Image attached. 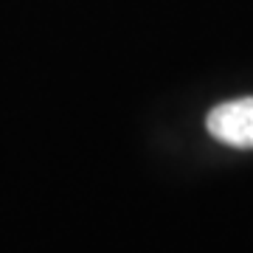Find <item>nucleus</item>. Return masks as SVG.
I'll return each mask as SVG.
<instances>
[{"mask_svg":"<svg viewBox=\"0 0 253 253\" xmlns=\"http://www.w3.org/2000/svg\"><path fill=\"white\" fill-rule=\"evenodd\" d=\"M206 126L222 144L239 146V149H253V96L217 104L208 113Z\"/></svg>","mask_w":253,"mask_h":253,"instance_id":"nucleus-1","label":"nucleus"}]
</instances>
